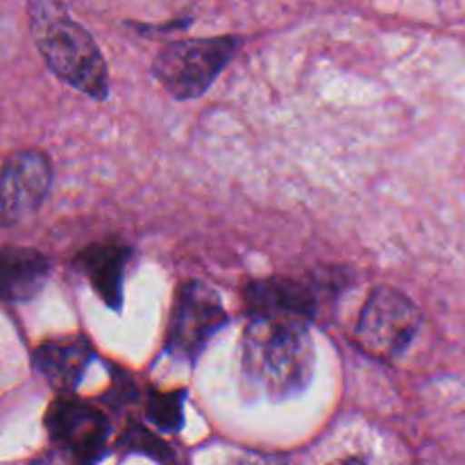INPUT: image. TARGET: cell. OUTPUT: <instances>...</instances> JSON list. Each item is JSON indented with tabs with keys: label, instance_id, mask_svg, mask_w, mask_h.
Wrapping results in <instances>:
<instances>
[{
	"label": "cell",
	"instance_id": "obj_1",
	"mask_svg": "<svg viewBox=\"0 0 465 465\" xmlns=\"http://www.w3.org/2000/svg\"><path fill=\"white\" fill-rule=\"evenodd\" d=\"M316 363L312 322L248 316L241 350L243 381L254 395L280 402L302 393Z\"/></svg>",
	"mask_w": 465,
	"mask_h": 465
},
{
	"label": "cell",
	"instance_id": "obj_2",
	"mask_svg": "<svg viewBox=\"0 0 465 465\" xmlns=\"http://www.w3.org/2000/svg\"><path fill=\"white\" fill-rule=\"evenodd\" d=\"M35 44L50 71L73 89L95 100L107 98V64L84 25L68 14L62 0L27 3Z\"/></svg>",
	"mask_w": 465,
	"mask_h": 465
},
{
	"label": "cell",
	"instance_id": "obj_3",
	"mask_svg": "<svg viewBox=\"0 0 465 465\" xmlns=\"http://www.w3.org/2000/svg\"><path fill=\"white\" fill-rule=\"evenodd\" d=\"M239 36L175 41L157 54L153 73L177 100L198 98L239 53Z\"/></svg>",
	"mask_w": 465,
	"mask_h": 465
},
{
	"label": "cell",
	"instance_id": "obj_4",
	"mask_svg": "<svg viewBox=\"0 0 465 465\" xmlns=\"http://www.w3.org/2000/svg\"><path fill=\"white\" fill-rule=\"evenodd\" d=\"M420 327L416 304L393 286H377L368 295L354 330V343L377 361L402 357Z\"/></svg>",
	"mask_w": 465,
	"mask_h": 465
},
{
	"label": "cell",
	"instance_id": "obj_5",
	"mask_svg": "<svg viewBox=\"0 0 465 465\" xmlns=\"http://www.w3.org/2000/svg\"><path fill=\"white\" fill-rule=\"evenodd\" d=\"M227 322L221 298L204 282H186L177 289L171 322L166 331V352L177 361L193 363L209 341Z\"/></svg>",
	"mask_w": 465,
	"mask_h": 465
},
{
	"label": "cell",
	"instance_id": "obj_6",
	"mask_svg": "<svg viewBox=\"0 0 465 465\" xmlns=\"http://www.w3.org/2000/svg\"><path fill=\"white\" fill-rule=\"evenodd\" d=\"M45 430L57 450L80 463L98 461L107 448L109 422L100 409L64 393L45 413Z\"/></svg>",
	"mask_w": 465,
	"mask_h": 465
},
{
	"label": "cell",
	"instance_id": "obj_7",
	"mask_svg": "<svg viewBox=\"0 0 465 465\" xmlns=\"http://www.w3.org/2000/svg\"><path fill=\"white\" fill-rule=\"evenodd\" d=\"M53 184V163L41 150H21L0 171V230L21 223L44 204Z\"/></svg>",
	"mask_w": 465,
	"mask_h": 465
},
{
	"label": "cell",
	"instance_id": "obj_8",
	"mask_svg": "<svg viewBox=\"0 0 465 465\" xmlns=\"http://www.w3.org/2000/svg\"><path fill=\"white\" fill-rule=\"evenodd\" d=\"M318 300L312 286L291 277H263L245 286V312L248 316L291 318L312 322Z\"/></svg>",
	"mask_w": 465,
	"mask_h": 465
},
{
	"label": "cell",
	"instance_id": "obj_9",
	"mask_svg": "<svg viewBox=\"0 0 465 465\" xmlns=\"http://www.w3.org/2000/svg\"><path fill=\"white\" fill-rule=\"evenodd\" d=\"M130 262V248L121 241H100L91 243L75 257V268L89 280L95 293L114 312L123 307V284L125 266Z\"/></svg>",
	"mask_w": 465,
	"mask_h": 465
},
{
	"label": "cell",
	"instance_id": "obj_10",
	"mask_svg": "<svg viewBox=\"0 0 465 465\" xmlns=\"http://www.w3.org/2000/svg\"><path fill=\"white\" fill-rule=\"evenodd\" d=\"M94 350L82 336L62 341H45L32 352V366L45 377L59 393H73L89 368Z\"/></svg>",
	"mask_w": 465,
	"mask_h": 465
},
{
	"label": "cell",
	"instance_id": "obj_11",
	"mask_svg": "<svg viewBox=\"0 0 465 465\" xmlns=\"http://www.w3.org/2000/svg\"><path fill=\"white\" fill-rule=\"evenodd\" d=\"M50 277V259L35 248H0V300L30 302Z\"/></svg>",
	"mask_w": 465,
	"mask_h": 465
},
{
	"label": "cell",
	"instance_id": "obj_12",
	"mask_svg": "<svg viewBox=\"0 0 465 465\" xmlns=\"http://www.w3.org/2000/svg\"><path fill=\"white\" fill-rule=\"evenodd\" d=\"M182 404H184V391L153 393L145 404V416L162 431H177L182 427Z\"/></svg>",
	"mask_w": 465,
	"mask_h": 465
},
{
	"label": "cell",
	"instance_id": "obj_13",
	"mask_svg": "<svg viewBox=\"0 0 465 465\" xmlns=\"http://www.w3.org/2000/svg\"><path fill=\"white\" fill-rule=\"evenodd\" d=\"M118 448H123L125 452L145 454V457L154 459V461H173L175 459L173 450L159 436H154L153 431L141 425L127 427L125 434L118 440Z\"/></svg>",
	"mask_w": 465,
	"mask_h": 465
}]
</instances>
